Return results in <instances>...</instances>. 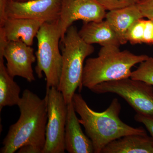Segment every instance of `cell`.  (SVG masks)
<instances>
[{
	"instance_id": "cell-14",
	"label": "cell",
	"mask_w": 153,
	"mask_h": 153,
	"mask_svg": "<svg viewBox=\"0 0 153 153\" xmlns=\"http://www.w3.org/2000/svg\"><path fill=\"white\" fill-rule=\"evenodd\" d=\"M142 18L144 17L136 4L123 8L108 11L105 19L114 30L121 45H123L128 42L126 35L132 25Z\"/></svg>"
},
{
	"instance_id": "cell-6",
	"label": "cell",
	"mask_w": 153,
	"mask_h": 153,
	"mask_svg": "<svg viewBox=\"0 0 153 153\" xmlns=\"http://www.w3.org/2000/svg\"><path fill=\"white\" fill-rule=\"evenodd\" d=\"M90 90L94 93H111L124 99L137 113L153 114V86L131 77L102 82Z\"/></svg>"
},
{
	"instance_id": "cell-11",
	"label": "cell",
	"mask_w": 153,
	"mask_h": 153,
	"mask_svg": "<svg viewBox=\"0 0 153 153\" xmlns=\"http://www.w3.org/2000/svg\"><path fill=\"white\" fill-rule=\"evenodd\" d=\"M44 22L25 19H6L0 23V47L7 42L22 41L32 46Z\"/></svg>"
},
{
	"instance_id": "cell-16",
	"label": "cell",
	"mask_w": 153,
	"mask_h": 153,
	"mask_svg": "<svg viewBox=\"0 0 153 153\" xmlns=\"http://www.w3.org/2000/svg\"><path fill=\"white\" fill-rule=\"evenodd\" d=\"M4 57L0 54V111L5 106L18 105L21 88L9 74Z\"/></svg>"
},
{
	"instance_id": "cell-5",
	"label": "cell",
	"mask_w": 153,
	"mask_h": 153,
	"mask_svg": "<svg viewBox=\"0 0 153 153\" xmlns=\"http://www.w3.org/2000/svg\"><path fill=\"white\" fill-rule=\"evenodd\" d=\"M38 49L35 53V71L38 78L45 75L46 88H58L62 66V55L59 49L61 35L58 20L44 22L36 36Z\"/></svg>"
},
{
	"instance_id": "cell-4",
	"label": "cell",
	"mask_w": 153,
	"mask_h": 153,
	"mask_svg": "<svg viewBox=\"0 0 153 153\" xmlns=\"http://www.w3.org/2000/svg\"><path fill=\"white\" fill-rule=\"evenodd\" d=\"M60 41L63 45L62 66L57 89L68 104L72 101L76 91L78 89L80 92L82 90L84 61L94 52V48L82 40L73 25L68 28Z\"/></svg>"
},
{
	"instance_id": "cell-13",
	"label": "cell",
	"mask_w": 153,
	"mask_h": 153,
	"mask_svg": "<svg viewBox=\"0 0 153 153\" xmlns=\"http://www.w3.org/2000/svg\"><path fill=\"white\" fill-rule=\"evenodd\" d=\"M79 36L87 44H99L102 47L121 45L116 33L106 20L99 22H84Z\"/></svg>"
},
{
	"instance_id": "cell-19",
	"label": "cell",
	"mask_w": 153,
	"mask_h": 153,
	"mask_svg": "<svg viewBox=\"0 0 153 153\" xmlns=\"http://www.w3.org/2000/svg\"><path fill=\"white\" fill-rule=\"evenodd\" d=\"M105 10H114L135 5L139 0H96Z\"/></svg>"
},
{
	"instance_id": "cell-22",
	"label": "cell",
	"mask_w": 153,
	"mask_h": 153,
	"mask_svg": "<svg viewBox=\"0 0 153 153\" xmlns=\"http://www.w3.org/2000/svg\"><path fill=\"white\" fill-rule=\"evenodd\" d=\"M143 43L153 45V21L145 20Z\"/></svg>"
},
{
	"instance_id": "cell-15",
	"label": "cell",
	"mask_w": 153,
	"mask_h": 153,
	"mask_svg": "<svg viewBox=\"0 0 153 153\" xmlns=\"http://www.w3.org/2000/svg\"><path fill=\"white\" fill-rule=\"evenodd\" d=\"M101 153H153V140L147 134L128 135L110 143Z\"/></svg>"
},
{
	"instance_id": "cell-10",
	"label": "cell",
	"mask_w": 153,
	"mask_h": 153,
	"mask_svg": "<svg viewBox=\"0 0 153 153\" xmlns=\"http://www.w3.org/2000/svg\"><path fill=\"white\" fill-rule=\"evenodd\" d=\"M0 54L6 59V67L11 76H20L30 82L36 80L33 64L36 57L31 46L21 40L9 41L0 48Z\"/></svg>"
},
{
	"instance_id": "cell-18",
	"label": "cell",
	"mask_w": 153,
	"mask_h": 153,
	"mask_svg": "<svg viewBox=\"0 0 153 153\" xmlns=\"http://www.w3.org/2000/svg\"><path fill=\"white\" fill-rule=\"evenodd\" d=\"M145 20L140 19L132 25L126 35L127 41L131 44H137L143 43Z\"/></svg>"
},
{
	"instance_id": "cell-12",
	"label": "cell",
	"mask_w": 153,
	"mask_h": 153,
	"mask_svg": "<svg viewBox=\"0 0 153 153\" xmlns=\"http://www.w3.org/2000/svg\"><path fill=\"white\" fill-rule=\"evenodd\" d=\"M65 144L69 153H94L92 142L82 131L72 101L67 104Z\"/></svg>"
},
{
	"instance_id": "cell-3",
	"label": "cell",
	"mask_w": 153,
	"mask_h": 153,
	"mask_svg": "<svg viewBox=\"0 0 153 153\" xmlns=\"http://www.w3.org/2000/svg\"><path fill=\"white\" fill-rule=\"evenodd\" d=\"M149 57L135 55L128 50L121 51L117 46L102 47L97 57L85 61L82 86L90 90L102 82L130 77L132 68Z\"/></svg>"
},
{
	"instance_id": "cell-21",
	"label": "cell",
	"mask_w": 153,
	"mask_h": 153,
	"mask_svg": "<svg viewBox=\"0 0 153 153\" xmlns=\"http://www.w3.org/2000/svg\"><path fill=\"white\" fill-rule=\"evenodd\" d=\"M134 118L136 121L142 123L145 126L153 140V114L137 113Z\"/></svg>"
},
{
	"instance_id": "cell-25",
	"label": "cell",
	"mask_w": 153,
	"mask_h": 153,
	"mask_svg": "<svg viewBox=\"0 0 153 153\" xmlns=\"http://www.w3.org/2000/svg\"><path fill=\"white\" fill-rule=\"evenodd\" d=\"M13 1H31V0H13Z\"/></svg>"
},
{
	"instance_id": "cell-8",
	"label": "cell",
	"mask_w": 153,
	"mask_h": 153,
	"mask_svg": "<svg viewBox=\"0 0 153 153\" xmlns=\"http://www.w3.org/2000/svg\"><path fill=\"white\" fill-rule=\"evenodd\" d=\"M62 0H7L4 12L6 19H25L43 22L57 21L60 16Z\"/></svg>"
},
{
	"instance_id": "cell-9",
	"label": "cell",
	"mask_w": 153,
	"mask_h": 153,
	"mask_svg": "<svg viewBox=\"0 0 153 153\" xmlns=\"http://www.w3.org/2000/svg\"><path fill=\"white\" fill-rule=\"evenodd\" d=\"M105 11L96 0H62L58 19L61 40L74 22L102 21L105 18Z\"/></svg>"
},
{
	"instance_id": "cell-7",
	"label": "cell",
	"mask_w": 153,
	"mask_h": 153,
	"mask_svg": "<svg viewBox=\"0 0 153 153\" xmlns=\"http://www.w3.org/2000/svg\"><path fill=\"white\" fill-rule=\"evenodd\" d=\"M47 123L46 142L42 153H64L67 104L55 87L46 90Z\"/></svg>"
},
{
	"instance_id": "cell-23",
	"label": "cell",
	"mask_w": 153,
	"mask_h": 153,
	"mask_svg": "<svg viewBox=\"0 0 153 153\" xmlns=\"http://www.w3.org/2000/svg\"><path fill=\"white\" fill-rule=\"evenodd\" d=\"M19 153H42L39 149L32 145H25L20 148L18 150Z\"/></svg>"
},
{
	"instance_id": "cell-24",
	"label": "cell",
	"mask_w": 153,
	"mask_h": 153,
	"mask_svg": "<svg viewBox=\"0 0 153 153\" xmlns=\"http://www.w3.org/2000/svg\"><path fill=\"white\" fill-rule=\"evenodd\" d=\"M7 1V0H0V9L3 10L4 9Z\"/></svg>"
},
{
	"instance_id": "cell-2",
	"label": "cell",
	"mask_w": 153,
	"mask_h": 153,
	"mask_svg": "<svg viewBox=\"0 0 153 153\" xmlns=\"http://www.w3.org/2000/svg\"><path fill=\"white\" fill-rule=\"evenodd\" d=\"M72 102L80 116L79 122L92 142L94 153H101L107 145L122 137L147 134L142 127H133L121 120V105L117 98L113 99L108 108L102 112L91 109L80 94H74Z\"/></svg>"
},
{
	"instance_id": "cell-17",
	"label": "cell",
	"mask_w": 153,
	"mask_h": 153,
	"mask_svg": "<svg viewBox=\"0 0 153 153\" xmlns=\"http://www.w3.org/2000/svg\"><path fill=\"white\" fill-rule=\"evenodd\" d=\"M130 77L143 81L153 86V57H149L140 63L136 70L132 71Z\"/></svg>"
},
{
	"instance_id": "cell-20",
	"label": "cell",
	"mask_w": 153,
	"mask_h": 153,
	"mask_svg": "<svg viewBox=\"0 0 153 153\" xmlns=\"http://www.w3.org/2000/svg\"><path fill=\"white\" fill-rule=\"evenodd\" d=\"M136 5L144 18L153 21V0H139Z\"/></svg>"
},
{
	"instance_id": "cell-1",
	"label": "cell",
	"mask_w": 153,
	"mask_h": 153,
	"mask_svg": "<svg viewBox=\"0 0 153 153\" xmlns=\"http://www.w3.org/2000/svg\"><path fill=\"white\" fill-rule=\"evenodd\" d=\"M17 105L20 117L10 126L0 153H14L23 146L29 145L42 153L48 119L47 97L41 99L30 90L25 89Z\"/></svg>"
}]
</instances>
